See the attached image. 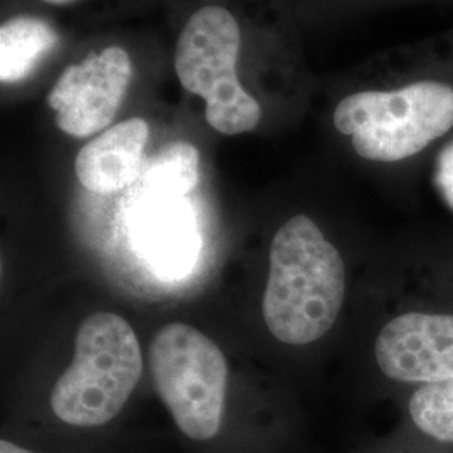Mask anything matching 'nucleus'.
Listing matches in <instances>:
<instances>
[{
    "instance_id": "nucleus-5",
    "label": "nucleus",
    "mask_w": 453,
    "mask_h": 453,
    "mask_svg": "<svg viewBox=\"0 0 453 453\" xmlns=\"http://www.w3.org/2000/svg\"><path fill=\"white\" fill-rule=\"evenodd\" d=\"M150 372L183 435L198 441L219 435L228 370L211 338L190 324L163 326L150 344Z\"/></svg>"
},
{
    "instance_id": "nucleus-14",
    "label": "nucleus",
    "mask_w": 453,
    "mask_h": 453,
    "mask_svg": "<svg viewBox=\"0 0 453 453\" xmlns=\"http://www.w3.org/2000/svg\"><path fill=\"white\" fill-rule=\"evenodd\" d=\"M0 453H33L22 447H17L12 441H7V440H2L0 441Z\"/></svg>"
},
{
    "instance_id": "nucleus-13",
    "label": "nucleus",
    "mask_w": 453,
    "mask_h": 453,
    "mask_svg": "<svg viewBox=\"0 0 453 453\" xmlns=\"http://www.w3.org/2000/svg\"><path fill=\"white\" fill-rule=\"evenodd\" d=\"M435 181L438 192L453 211V142L450 145L445 146L438 157Z\"/></svg>"
},
{
    "instance_id": "nucleus-3",
    "label": "nucleus",
    "mask_w": 453,
    "mask_h": 453,
    "mask_svg": "<svg viewBox=\"0 0 453 453\" xmlns=\"http://www.w3.org/2000/svg\"><path fill=\"white\" fill-rule=\"evenodd\" d=\"M334 127L351 136L359 157L400 162L452 128L453 88L420 81L396 91L357 93L338 104Z\"/></svg>"
},
{
    "instance_id": "nucleus-12",
    "label": "nucleus",
    "mask_w": 453,
    "mask_h": 453,
    "mask_svg": "<svg viewBox=\"0 0 453 453\" xmlns=\"http://www.w3.org/2000/svg\"><path fill=\"white\" fill-rule=\"evenodd\" d=\"M408 413L423 435L453 443V380L421 385L410 398Z\"/></svg>"
},
{
    "instance_id": "nucleus-2",
    "label": "nucleus",
    "mask_w": 453,
    "mask_h": 453,
    "mask_svg": "<svg viewBox=\"0 0 453 453\" xmlns=\"http://www.w3.org/2000/svg\"><path fill=\"white\" fill-rule=\"evenodd\" d=\"M143 372V357L130 323L95 312L76 334L74 359L56 381L50 408L73 426H101L127 405Z\"/></svg>"
},
{
    "instance_id": "nucleus-10",
    "label": "nucleus",
    "mask_w": 453,
    "mask_h": 453,
    "mask_svg": "<svg viewBox=\"0 0 453 453\" xmlns=\"http://www.w3.org/2000/svg\"><path fill=\"white\" fill-rule=\"evenodd\" d=\"M59 35L39 17L19 16L0 27V81L26 80L37 63L56 48Z\"/></svg>"
},
{
    "instance_id": "nucleus-4",
    "label": "nucleus",
    "mask_w": 453,
    "mask_h": 453,
    "mask_svg": "<svg viewBox=\"0 0 453 453\" xmlns=\"http://www.w3.org/2000/svg\"><path fill=\"white\" fill-rule=\"evenodd\" d=\"M241 29L224 7H202L180 34L175 71L181 86L205 99V118L222 134L252 131L260 121V104L237 76Z\"/></svg>"
},
{
    "instance_id": "nucleus-6",
    "label": "nucleus",
    "mask_w": 453,
    "mask_h": 453,
    "mask_svg": "<svg viewBox=\"0 0 453 453\" xmlns=\"http://www.w3.org/2000/svg\"><path fill=\"white\" fill-rule=\"evenodd\" d=\"M130 80V56L114 46L69 65L48 97L58 128L74 138L104 130L118 113Z\"/></svg>"
},
{
    "instance_id": "nucleus-9",
    "label": "nucleus",
    "mask_w": 453,
    "mask_h": 453,
    "mask_svg": "<svg viewBox=\"0 0 453 453\" xmlns=\"http://www.w3.org/2000/svg\"><path fill=\"white\" fill-rule=\"evenodd\" d=\"M150 128L142 118L118 123L101 133L76 157V177L95 194H114L143 173Z\"/></svg>"
},
{
    "instance_id": "nucleus-1",
    "label": "nucleus",
    "mask_w": 453,
    "mask_h": 453,
    "mask_svg": "<svg viewBox=\"0 0 453 453\" xmlns=\"http://www.w3.org/2000/svg\"><path fill=\"white\" fill-rule=\"evenodd\" d=\"M346 269L340 250L308 215L277 230L264 294V319L275 340L303 346L321 340L340 316Z\"/></svg>"
},
{
    "instance_id": "nucleus-7",
    "label": "nucleus",
    "mask_w": 453,
    "mask_h": 453,
    "mask_svg": "<svg viewBox=\"0 0 453 453\" xmlns=\"http://www.w3.org/2000/svg\"><path fill=\"white\" fill-rule=\"evenodd\" d=\"M374 357L393 381L432 385L453 380V314L413 311L396 316L380 331Z\"/></svg>"
},
{
    "instance_id": "nucleus-15",
    "label": "nucleus",
    "mask_w": 453,
    "mask_h": 453,
    "mask_svg": "<svg viewBox=\"0 0 453 453\" xmlns=\"http://www.w3.org/2000/svg\"><path fill=\"white\" fill-rule=\"evenodd\" d=\"M42 2H48V4H52V5H65V4H71L74 0H42Z\"/></svg>"
},
{
    "instance_id": "nucleus-8",
    "label": "nucleus",
    "mask_w": 453,
    "mask_h": 453,
    "mask_svg": "<svg viewBox=\"0 0 453 453\" xmlns=\"http://www.w3.org/2000/svg\"><path fill=\"white\" fill-rule=\"evenodd\" d=\"M133 237L145 260L170 277L190 271L200 250L194 211L185 196L148 194L136 211Z\"/></svg>"
},
{
    "instance_id": "nucleus-11",
    "label": "nucleus",
    "mask_w": 453,
    "mask_h": 453,
    "mask_svg": "<svg viewBox=\"0 0 453 453\" xmlns=\"http://www.w3.org/2000/svg\"><path fill=\"white\" fill-rule=\"evenodd\" d=\"M198 150L188 142H173L165 146L142 173L146 194L183 198L198 183Z\"/></svg>"
}]
</instances>
